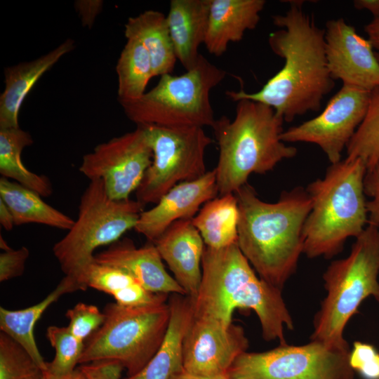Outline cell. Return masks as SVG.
I'll list each match as a JSON object with an SVG mask.
<instances>
[{
    "mask_svg": "<svg viewBox=\"0 0 379 379\" xmlns=\"http://www.w3.org/2000/svg\"><path fill=\"white\" fill-rule=\"evenodd\" d=\"M364 187L365 195L370 198L366 202L368 224L379 227V159L366 171Z\"/></svg>",
    "mask_w": 379,
    "mask_h": 379,
    "instance_id": "36",
    "label": "cell"
},
{
    "mask_svg": "<svg viewBox=\"0 0 379 379\" xmlns=\"http://www.w3.org/2000/svg\"><path fill=\"white\" fill-rule=\"evenodd\" d=\"M65 316L69 320L67 326L70 331L82 341L96 331L105 319L104 312H100L96 306L84 302L69 309Z\"/></svg>",
    "mask_w": 379,
    "mask_h": 379,
    "instance_id": "33",
    "label": "cell"
},
{
    "mask_svg": "<svg viewBox=\"0 0 379 379\" xmlns=\"http://www.w3.org/2000/svg\"><path fill=\"white\" fill-rule=\"evenodd\" d=\"M371 91L343 85L317 117L284 131V142L317 145L331 164L341 160V154L362 122Z\"/></svg>",
    "mask_w": 379,
    "mask_h": 379,
    "instance_id": "13",
    "label": "cell"
},
{
    "mask_svg": "<svg viewBox=\"0 0 379 379\" xmlns=\"http://www.w3.org/2000/svg\"><path fill=\"white\" fill-rule=\"evenodd\" d=\"M218 194L213 168L197 179L180 182L171 188L154 207L140 213L134 230L154 242L174 222L192 219L202 205Z\"/></svg>",
    "mask_w": 379,
    "mask_h": 379,
    "instance_id": "16",
    "label": "cell"
},
{
    "mask_svg": "<svg viewBox=\"0 0 379 379\" xmlns=\"http://www.w3.org/2000/svg\"><path fill=\"white\" fill-rule=\"evenodd\" d=\"M211 0H171L167 22L177 60L186 71L197 63L204 44Z\"/></svg>",
    "mask_w": 379,
    "mask_h": 379,
    "instance_id": "22",
    "label": "cell"
},
{
    "mask_svg": "<svg viewBox=\"0 0 379 379\" xmlns=\"http://www.w3.org/2000/svg\"><path fill=\"white\" fill-rule=\"evenodd\" d=\"M82 290L72 279L65 276L56 288L41 302L18 310L0 307V329L18 343L44 371L47 362L41 354L34 335V328L45 310L62 295ZM83 291V290H82Z\"/></svg>",
    "mask_w": 379,
    "mask_h": 379,
    "instance_id": "23",
    "label": "cell"
},
{
    "mask_svg": "<svg viewBox=\"0 0 379 379\" xmlns=\"http://www.w3.org/2000/svg\"><path fill=\"white\" fill-rule=\"evenodd\" d=\"M102 326L85 343L79 364L102 360L119 362L128 376L139 373L152 359L170 320L168 303L123 306L108 303Z\"/></svg>",
    "mask_w": 379,
    "mask_h": 379,
    "instance_id": "8",
    "label": "cell"
},
{
    "mask_svg": "<svg viewBox=\"0 0 379 379\" xmlns=\"http://www.w3.org/2000/svg\"><path fill=\"white\" fill-rule=\"evenodd\" d=\"M29 251L25 246L9 249L0 254V281H6L22 275Z\"/></svg>",
    "mask_w": 379,
    "mask_h": 379,
    "instance_id": "35",
    "label": "cell"
},
{
    "mask_svg": "<svg viewBox=\"0 0 379 379\" xmlns=\"http://www.w3.org/2000/svg\"><path fill=\"white\" fill-rule=\"evenodd\" d=\"M46 336L55 348V355L52 361L47 363L46 371L64 375L75 370L84 349V341L76 338L68 326H51L47 328Z\"/></svg>",
    "mask_w": 379,
    "mask_h": 379,
    "instance_id": "32",
    "label": "cell"
},
{
    "mask_svg": "<svg viewBox=\"0 0 379 379\" xmlns=\"http://www.w3.org/2000/svg\"><path fill=\"white\" fill-rule=\"evenodd\" d=\"M366 173L361 159L346 157L331 164L323 178L307 185L312 202L303 229V253L307 258H333L348 238H357L366 228Z\"/></svg>",
    "mask_w": 379,
    "mask_h": 379,
    "instance_id": "5",
    "label": "cell"
},
{
    "mask_svg": "<svg viewBox=\"0 0 379 379\" xmlns=\"http://www.w3.org/2000/svg\"><path fill=\"white\" fill-rule=\"evenodd\" d=\"M32 143L31 135L20 127L0 129V173L47 197L53 193L49 178L28 170L21 159L22 149Z\"/></svg>",
    "mask_w": 379,
    "mask_h": 379,
    "instance_id": "28",
    "label": "cell"
},
{
    "mask_svg": "<svg viewBox=\"0 0 379 379\" xmlns=\"http://www.w3.org/2000/svg\"><path fill=\"white\" fill-rule=\"evenodd\" d=\"M171 379H229V378H228L227 374L218 376V377L208 378V377H203V376L193 375V374L186 372L183 369L182 371L174 375L171 378Z\"/></svg>",
    "mask_w": 379,
    "mask_h": 379,
    "instance_id": "43",
    "label": "cell"
},
{
    "mask_svg": "<svg viewBox=\"0 0 379 379\" xmlns=\"http://www.w3.org/2000/svg\"><path fill=\"white\" fill-rule=\"evenodd\" d=\"M74 5L83 26L91 28L102 9L103 2L100 0H80L75 1Z\"/></svg>",
    "mask_w": 379,
    "mask_h": 379,
    "instance_id": "38",
    "label": "cell"
},
{
    "mask_svg": "<svg viewBox=\"0 0 379 379\" xmlns=\"http://www.w3.org/2000/svg\"><path fill=\"white\" fill-rule=\"evenodd\" d=\"M116 72L119 101L135 100L145 93L147 85L154 76L149 53L138 40L127 39Z\"/></svg>",
    "mask_w": 379,
    "mask_h": 379,
    "instance_id": "29",
    "label": "cell"
},
{
    "mask_svg": "<svg viewBox=\"0 0 379 379\" xmlns=\"http://www.w3.org/2000/svg\"><path fill=\"white\" fill-rule=\"evenodd\" d=\"M325 51L332 78L371 91L379 87V61L368 39L343 18L326 22Z\"/></svg>",
    "mask_w": 379,
    "mask_h": 379,
    "instance_id": "15",
    "label": "cell"
},
{
    "mask_svg": "<svg viewBox=\"0 0 379 379\" xmlns=\"http://www.w3.org/2000/svg\"><path fill=\"white\" fill-rule=\"evenodd\" d=\"M376 57L379 61V52H375Z\"/></svg>",
    "mask_w": 379,
    "mask_h": 379,
    "instance_id": "45",
    "label": "cell"
},
{
    "mask_svg": "<svg viewBox=\"0 0 379 379\" xmlns=\"http://www.w3.org/2000/svg\"><path fill=\"white\" fill-rule=\"evenodd\" d=\"M347 157L359 158L366 171L379 159V87L371 91L365 117L348 143Z\"/></svg>",
    "mask_w": 379,
    "mask_h": 379,
    "instance_id": "30",
    "label": "cell"
},
{
    "mask_svg": "<svg viewBox=\"0 0 379 379\" xmlns=\"http://www.w3.org/2000/svg\"><path fill=\"white\" fill-rule=\"evenodd\" d=\"M143 207L136 199H112L101 180H90L73 226L53 247L65 276L77 283L81 271L93 261L95 250L111 245L134 229Z\"/></svg>",
    "mask_w": 379,
    "mask_h": 379,
    "instance_id": "9",
    "label": "cell"
},
{
    "mask_svg": "<svg viewBox=\"0 0 379 379\" xmlns=\"http://www.w3.org/2000/svg\"><path fill=\"white\" fill-rule=\"evenodd\" d=\"M284 120L259 102L237 101L233 120L222 116L211 127L219 147L216 167L219 195L234 193L253 174H264L281 161L294 157L295 147L282 141Z\"/></svg>",
    "mask_w": 379,
    "mask_h": 379,
    "instance_id": "4",
    "label": "cell"
},
{
    "mask_svg": "<svg viewBox=\"0 0 379 379\" xmlns=\"http://www.w3.org/2000/svg\"><path fill=\"white\" fill-rule=\"evenodd\" d=\"M248 347V340L241 326L193 317L184 339L183 369L203 377L227 375Z\"/></svg>",
    "mask_w": 379,
    "mask_h": 379,
    "instance_id": "14",
    "label": "cell"
},
{
    "mask_svg": "<svg viewBox=\"0 0 379 379\" xmlns=\"http://www.w3.org/2000/svg\"><path fill=\"white\" fill-rule=\"evenodd\" d=\"M43 379H87V378L78 367L72 372L64 375H55L44 371Z\"/></svg>",
    "mask_w": 379,
    "mask_h": 379,
    "instance_id": "42",
    "label": "cell"
},
{
    "mask_svg": "<svg viewBox=\"0 0 379 379\" xmlns=\"http://www.w3.org/2000/svg\"><path fill=\"white\" fill-rule=\"evenodd\" d=\"M349 364L364 379H379V352L371 344L355 341Z\"/></svg>",
    "mask_w": 379,
    "mask_h": 379,
    "instance_id": "34",
    "label": "cell"
},
{
    "mask_svg": "<svg viewBox=\"0 0 379 379\" xmlns=\"http://www.w3.org/2000/svg\"><path fill=\"white\" fill-rule=\"evenodd\" d=\"M152 156L144 128L137 126L84 155L79 170L90 180H101L112 199L126 200L139 187Z\"/></svg>",
    "mask_w": 379,
    "mask_h": 379,
    "instance_id": "12",
    "label": "cell"
},
{
    "mask_svg": "<svg viewBox=\"0 0 379 379\" xmlns=\"http://www.w3.org/2000/svg\"><path fill=\"white\" fill-rule=\"evenodd\" d=\"M43 370L6 334L0 333V379H43Z\"/></svg>",
    "mask_w": 379,
    "mask_h": 379,
    "instance_id": "31",
    "label": "cell"
},
{
    "mask_svg": "<svg viewBox=\"0 0 379 379\" xmlns=\"http://www.w3.org/2000/svg\"><path fill=\"white\" fill-rule=\"evenodd\" d=\"M265 0H211L204 41L210 54L223 55L230 42L240 41L260 19Z\"/></svg>",
    "mask_w": 379,
    "mask_h": 379,
    "instance_id": "19",
    "label": "cell"
},
{
    "mask_svg": "<svg viewBox=\"0 0 379 379\" xmlns=\"http://www.w3.org/2000/svg\"><path fill=\"white\" fill-rule=\"evenodd\" d=\"M79 368L87 379H120L124 369L114 360H102L81 364Z\"/></svg>",
    "mask_w": 379,
    "mask_h": 379,
    "instance_id": "37",
    "label": "cell"
},
{
    "mask_svg": "<svg viewBox=\"0 0 379 379\" xmlns=\"http://www.w3.org/2000/svg\"><path fill=\"white\" fill-rule=\"evenodd\" d=\"M0 246L1 248L4 250V251L11 249V248L8 246V244L1 235L0 236Z\"/></svg>",
    "mask_w": 379,
    "mask_h": 379,
    "instance_id": "44",
    "label": "cell"
},
{
    "mask_svg": "<svg viewBox=\"0 0 379 379\" xmlns=\"http://www.w3.org/2000/svg\"><path fill=\"white\" fill-rule=\"evenodd\" d=\"M226 74L201 54L190 70L181 75L164 74L139 99L119 103L126 116L137 126L212 127L215 119L210 93Z\"/></svg>",
    "mask_w": 379,
    "mask_h": 379,
    "instance_id": "7",
    "label": "cell"
},
{
    "mask_svg": "<svg viewBox=\"0 0 379 379\" xmlns=\"http://www.w3.org/2000/svg\"><path fill=\"white\" fill-rule=\"evenodd\" d=\"M239 209L234 194L219 195L205 203L192 218L206 247L220 249L237 243Z\"/></svg>",
    "mask_w": 379,
    "mask_h": 379,
    "instance_id": "27",
    "label": "cell"
},
{
    "mask_svg": "<svg viewBox=\"0 0 379 379\" xmlns=\"http://www.w3.org/2000/svg\"><path fill=\"white\" fill-rule=\"evenodd\" d=\"M350 348L328 347L311 340L287 343L265 352H245L227 372L229 379H354Z\"/></svg>",
    "mask_w": 379,
    "mask_h": 379,
    "instance_id": "11",
    "label": "cell"
},
{
    "mask_svg": "<svg viewBox=\"0 0 379 379\" xmlns=\"http://www.w3.org/2000/svg\"><path fill=\"white\" fill-rule=\"evenodd\" d=\"M364 31L373 48L379 52V18L373 19L365 25Z\"/></svg>",
    "mask_w": 379,
    "mask_h": 379,
    "instance_id": "39",
    "label": "cell"
},
{
    "mask_svg": "<svg viewBox=\"0 0 379 379\" xmlns=\"http://www.w3.org/2000/svg\"><path fill=\"white\" fill-rule=\"evenodd\" d=\"M41 197L17 182L0 178V199L11 211L15 225L35 223L68 231L74 220L46 203Z\"/></svg>",
    "mask_w": 379,
    "mask_h": 379,
    "instance_id": "26",
    "label": "cell"
},
{
    "mask_svg": "<svg viewBox=\"0 0 379 379\" xmlns=\"http://www.w3.org/2000/svg\"><path fill=\"white\" fill-rule=\"evenodd\" d=\"M93 260L125 272L149 292L186 295L174 277L166 270L153 242L149 241L137 248L128 238L119 239L105 251L94 255Z\"/></svg>",
    "mask_w": 379,
    "mask_h": 379,
    "instance_id": "17",
    "label": "cell"
},
{
    "mask_svg": "<svg viewBox=\"0 0 379 379\" xmlns=\"http://www.w3.org/2000/svg\"><path fill=\"white\" fill-rule=\"evenodd\" d=\"M153 243L185 295L194 299L201 282L206 246L192 219L174 222Z\"/></svg>",
    "mask_w": 379,
    "mask_h": 379,
    "instance_id": "18",
    "label": "cell"
},
{
    "mask_svg": "<svg viewBox=\"0 0 379 379\" xmlns=\"http://www.w3.org/2000/svg\"><path fill=\"white\" fill-rule=\"evenodd\" d=\"M0 224L6 231L13 230L15 226L12 213L1 199H0Z\"/></svg>",
    "mask_w": 379,
    "mask_h": 379,
    "instance_id": "41",
    "label": "cell"
},
{
    "mask_svg": "<svg viewBox=\"0 0 379 379\" xmlns=\"http://www.w3.org/2000/svg\"><path fill=\"white\" fill-rule=\"evenodd\" d=\"M355 239L349 255L333 261L323 274L326 294L310 340L331 347L350 348L343 334L347 324L366 298L379 302V227L368 224Z\"/></svg>",
    "mask_w": 379,
    "mask_h": 379,
    "instance_id": "6",
    "label": "cell"
},
{
    "mask_svg": "<svg viewBox=\"0 0 379 379\" xmlns=\"http://www.w3.org/2000/svg\"><path fill=\"white\" fill-rule=\"evenodd\" d=\"M124 34L126 39L138 40L151 58L153 76L171 74L177 61L166 15L149 10L128 19Z\"/></svg>",
    "mask_w": 379,
    "mask_h": 379,
    "instance_id": "24",
    "label": "cell"
},
{
    "mask_svg": "<svg viewBox=\"0 0 379 379\" xmlns=\"http://www.w3.org/2000/svg\"><path fill=\"white\" fill-rule=\"evenodd\" d=\"M170 320L158 350L139 373L124 379H171L183 370V343L194 317L192 300L173 293L170 297Z\"/></svg>",
    "mask_w": 379,
    "mask_h": 379,
    "instance_id": "20",
    "label": "cell"
},
{
    "mask_svg": "<svg viewBox=\"0 0 379 379\" xmlns=\"http://www.w3.org/2000/svg\"><path fill=\"white\" fill-rule=\"evenodd\" d=\"M152 150V161L135 191L144 206L157 204L176 185L203 176L205 153L213 140L201 127L142 125Z\"/></svg>",
    "mask_w": 379,
    "mask_h": 379,
    "instance_id": "10",
    "label": "cell"
},
{
    "mask_svg": "<svg viewBox=\"0 0 379 379\" xmlns=\"http://www.w3.org/2000/svg\"><path fill=\"white\" fill-rule=\"evenodd\" d=\"M201 267L198 294L191 298L194 317L230 325L236 309L252 310L265 340L286 343L284 329L293 330L294 324L281 289L257 275L237 243L220 249L205 247Z\"/></svg>",
    "mask_w": 379,
    "mask_h": 379,
    "instance_id": "3",
    "label": "cell"
},
{
    "mask_svg": "<svg viewBox=\"0 0 379 379\" xmlns=\"http://www.w3.org/2000/svg\"><path fill=\"white\" fill-rule=\"evenodd\" d=\"M289 4L284 14L272 16L279 29L268 37L272 52L284 60L282 68L257 92L241 89L225 93L233 101L247 99L265 104L286 122L318 112L335 86L327 65L325 29L303 10L302 1Z\"/></svg>",
    "mask_w": 379,
    "mask_h": 379,
    "instance_id": "1",
    "label": "cell"
},
{
    "mask_svg": "<svg viewBox=\"0 0 379 379\" xmlns=\"http://www.w3.org/2000/svg\"><path fill=\"white\" fill-rule=\"evenodd\" d=\"M77 283L83 291L91 287L112 295L123 306H140L165 302L168 294L154 293L144 288L125 272L94 260L80 273Z\"/></svg>",
    "mask_w": 379,
    "mask_h": 379,
    "instance_id": "25",
    "label": "cell"
},
{
    "mask_svg": "<svg viewBox=\"0 0 379 379\" xmlns=\"http://www.w3.org/2000/svg\"><path fill=\"white\" fill-rule=\"evenodd\" d=\"M74 48V41L69 38L36 59L5 69V88L0 96V129L20 127L19 111L29 92L45 72Z\"/></svg>",
    "mask_w": 379,
    "mask_h": 379,
    "instance_id": "21",
    "label": "cell"
},
{
    "mask_svg": "<svg viewBox=\"0 0 379 379\" xmlns=\"http://www.w3.org/2000/svg\"><path fill=\"white\" fill-rule=\"evenodd\" d=\"M234 194L239 209L240 251L262 279L282 289L303 253V229L312 207L308 193L296 187L269 203L247 182Z\"/></svg>",
    "mask_w": 379,
    "mask_h": 379,
    "instance_id": "2",
    "label": "cell"
},
{
    "mask_svg": "<svg viewBox=\"0 0 379 379\" xmlns=\"http://www.w3.org/2000/svg\"><path fill=\"white\" fill-rule=\"evenodd\" d=\"M354 7L357 10H366L370 12L373 19L379 18V0H355Z\"/></svg>",
    "mask_w": 379,
    "mask_h": 379,
    "instance_id": "40",
    "label": "cell"
}]
</instances>
